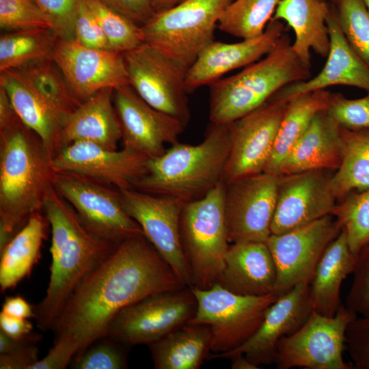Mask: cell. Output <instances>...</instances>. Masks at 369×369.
I'll use <instances>...</instances> for the list:
<instances>
[{"mask_svg": "<svg viewBox=\"0 0 369 369\" xmlns=\"http://www.w3.org/2000/svg\"><path fill=\"white\" fill-rule=\"evenodd\" d=\"M42 336L31 332L27 336L16 339L12 348L0 354L1 369H31L38 359L37 343Z\"/></svg>", "mask_w": 369, "mask_h": 369, "instance_id": "obj_47", "label": "cell"}, {"mask_svg": "<svg viewBox=\"0 0 369 369\" xmlns=\"http://www.w3.org/2000/svg\"><path fill=\"white\" fill-rule=\"evenodd\" d=\"M122 55L129 84L138 95L187 126L191 118L186 88L189 67L144 42Z\"/></svg>", "mask_w": 369, "mask_h": 369, "instance_id": "obj_10", "label": "cell"}, {"mask_svg": "<svg viewBox=\"0 0 369 369\" xmlns=\"http://www.w3.org/2000/svg\"><path fill=\"white\" fill-rule=\"evenodd\" d=\"M340 27L348 44L369 66V12L363 0H336Z\"/></svg>", "mask_w": 369, "mask_h": 369, "instance_id": "obj_39", "label": "cell"}, {"mask_svg": "<svg viewBox=\"0 0 369 369\" xmlns=\"http://www.w3.org/2000/svg\"><path fill=\"white\" fill-rule=\"evenodd\" d=\"M52 59L80 105L102 90L130 85L122 53L58 38Z\"/></svg>", "mask_w": 369, "mask_h": 369, "instance_id": "obj_17", "label": "cell"}, {"mask_svg": "<svg viewBox=\"0 0 369 369\" xmlns=\"http://www.w3.org/2000/svg\"><path fill=\"white\" fill-rule=\"evenodd\" d=\"M85 1L107 40L109 51L123 53L144 42L141 26L99 0Z\"/></svg>", "mask_w": 369, "mask_h": 369, "instance_id": "obj_37", "label": "cell"}, {"mask_svg": "<svg viewBox=\"0 0 369 369\" xmlns=\"http://www.w3.org/2000/svg\"><path fill=\"white\" fill-rule=\"evenodd\" d=\"M0 27L8 32L51 29V24L33 0H0Z\"/></svg>", "mask_w": 369, "mask_h": 369, "instance_id": "obj_41", "label": "cell"}, {"mask_svg": "<svg viewBox=\"0 0 369 369\" xmlns=\"http://www.w3.org/2000/svg\"><path fill=\"white\" fill-rule=\"evenodd\" d=\"M286 106L287 102L271 97L228 124L230 150L222 176L226 184L264 172Z\"/></svg>", "mask_w": 369, "mask_h": 369, "instance_id": "obj_13", "label": "cell"}, {"mask_svg": "<svg viewBox=\"0 0 369 369\" xmlns=\"http://www.w3.org/2000/svg\"><path fill=\"white\" fill-rule=\"evenodd\" d=\"M196 308L190 288L156 292L122 309L105 337L127 347L150 345L187 324Z\"/></svg>", "mask_w": 369, "mask_h": 369, "instance_id": "obj_11", "label": "cell"}, {"mask_svg": "<svg viewBox=\"0 0 369 369\" xmlns=\"http://www.w3.org/2000/svg\"><path fill=\"white\" fill-rule=\"evenodd\" d=\"M58 38L51 29H34L1 34L0 72L52 59Z\"/></svg>", "mask_w": 369, "mask_h": 369, "instance_id": "obj_34", "label": "cell"}, {"mask_svg": "<svg viewBox=\"0 0 369 369\" xmlns=\"http://www.w3.org/2000/svg\"><path fill=\"white\" fill-rule=\"evenodd\" d=\"M326 112L340 127L353 131L369 130V92L357 99L331 93Z\"/></svg>", "mask_w": 369, "mask_h": 369, "instance_id": "obj_42", "label": "cell"}, {"mask_svg": "<svg viewBox=\"0 0 369 369\" xmlns=\"http://www.w3.org/2000/svg\"><path fill=\"white\" fill-rule=\"evenodd\" d=\"M127 347L109 338H102L77 354L70 368L73 369H124L127 368Z\"/></svg>", "mask_w": 369, "mask_h": 369, "instance_id": "obj_40", "label": "cell"}, {"mask_svg": "<svg viewBox=\"0 0 369 369\" xmlns=\"http://www.w3.org/2000/svg\"><path fill=\"white\" fill-rule=\"evenodd\" d=\"M49 225L41 211L33 213L25 226L0 251L1 292L16 286L28 277L41 256V247Z\"/></svg>", "mask_w": 369, "mask_h": 369, "instance_id": "obj_30", "label": "cell"}, {"mask_svg": "<svg viewBox=\"0 0 369 369\" xmlns=\"http://www.w3.org/2000/svg\"><path fill=\"white\" fill-rule=\"evenodd\" d=\"M280 0H234L225 9L218 29L242 40L262 35Z\"/></svg>", "mask_w": 369, "mask_h": 369, "instance_id": "obj_35", "label": "cell"}, {"mask_svg": "<svg viewBox=\"0 0 369 369\" xmlns=\"http://www.w3.org/2000/svg\"><path fill=\"white\" fill-rule=\"evenodd\" d=\"M48 17L59 39L74 40V27L81 0H33Z\"/></svg>", "mask_w": 369, "mask_h": 369, "instance_id": "obj_44", "label": "cell"}, {"mask_svg": "<svg viewBox=\"0 0 369 369\" xmlns=\"http://www.w3.org/2000/svg\"><path fill=\"white\" fill-rule=\"evenodd\" d=\"M184 0H151L156 12L169 10Z\"/></svg>", "mask_w": 369, "mask_h": 369, "instance_id": "obj_54", "label": "cell"}, {"mask_svg": "<svg viewBox=\"0 0 369 369\" xmlns=\"http://www.w3.org/2000/svg\"><path fill=\"white\" fill-rule=\"evenodd\" d=\"M113 98L123 148L157 157L165 152L166 144L178 142L184 131V124L150 106L130 85L114 90Z\"/></svg>", "mask_w": 369, "mask_h": 369, "instance_id": "obj_20", "label": "cell"}, {"mask_svg": "<svg viewBox=\"0 0 369 369\" xmlns=\"http://www.w3.org/2000/svg\"><path fill=\"white\" fill-rule=\"evenodd\" d=\"M20 120L8 94L0 86V131L12 126Z\"/></svg>", "mask_w": 369, "mask_h": 369, "instance_id": "obj_52", "label": "cell"}, {"mask_svg": "<svg viewBox=\"0 0 369 369\" xmlns=\"http://www.w3.org/2000/svg\"><path fill=\"white\" fill-rule=\"evenodd\" d=\"M369 12V0H363Z\"/></svg>", "mask_w": 369, "mask_h": 369, "instance_id": "obj_55", "label": "cell"}, {"mask_svg": "<svg viewBox=\"0 0 369 369\" xmlns=\"http://www.w3.org/2000/svg\"><path fill=\"white\" fill-rule=\"evenodd\" d=\"M53 156L21 120L0 131V251L43 209L53 186Z\"/></svg>", "mask_w": 369, "mask_h": 369, "instance_id": "obj_3", "label": "cell"}, {"mask_svg": "<svg viewBox=\"0 0 369 369\" xmlns=\"http://www.w3.org/2000/svg\"><path fill=\"white\" fill-rule=\"evenodd\" d=\"M1 312L18 318H34L33 307L20 296L8 297L2 305Z\"/></svg>", "mask_w": 369, "mask_h": 369, "instance_id": "obj_51", "label": "cell"}, {"mask_svg": "<svg viewBox=\"0 0 369 369\" xmlns=\"http://www.w3.org/2000/svg\"><path fill=\"white\" fill-rule=\"evenodd\" d=\"M330 48L325 66L314 77L290 84L271 98L287 102L290 98L335 85L353 86L369 92V66L354 52L344 37L335 11L327 19Z\"/></svg>", "mask_w": 369, "mask_h": 369, "instance_id": "obj_23", "label": "cell"}, {"mask_svg": "<svg viewBox=\"0 0 369 369\" xmlns=\"http://www.w3.org/2000/svg\"><path fill=\"white\" fill-rule=\"evenodd\" d=\"M357 315L342 304L333 316L314 310L295 332L278 342L274 364L278 369H353L343 358L346 331Z\"/></svg>", "mask_w": 369, "mask_h": 369, "instance_id": "obj_9", "label": "cell"}, {"mask_svg": "<svg viewBox=\"0 0 369 369\" xmlns=\"http://www.w3.org/2000/svg\"><path fill=\"white\" fill-rule=\"evenodd\" d=\"M113 90H102L82 102L65 120L58 139V151L72 143H93L117 150L122 129L113 104Z\"/></svg>", "mask_w": 369, "mask_h": 369, "instance_id": "obj_25", "label": "cell"}, {"mask_svg": "<svg viewBox=\"0 0 369 369\" xmlns=\"http://www.w3.org/2000/svg\"><path fill=\"white\" fill-rule=\"evenodd\" d=\"M322 1H326V2H333L335 3L336 0H322Z\"/></svg>", "mask_w": 369, "mask_h": 369, "instance_id": "obj_56", "label": "cell"}, {"mask_svg": "<svg viewBox=\"0 0 369 369\" xmlns=\"http://www.w3.org/2000/svg\"><path fill=\"white\" fill-rule=\"evenodd\" d=\"M234 0H184L141 26L144 42L188 67L214 41V31Z\"/></svg>", "mask_w": 369, "mask_h": 369, "instance_id": "obj_7", "label": "cell"}, {"mask_svg": "<svg viewBox=\"0 0 369 369\" xmlns=\"http://www.w3.org/2000/svg\"><path fill=\"white\" fill-rule=\"evenodd\" d=\"M327 2L322 0H280L272 20H284L295 33L292 49L311 68V51L327 57L330 48Z\"/></svg>", "mask_w": 369, "mask_h": 369, "instance_id": "obj_28", "label": "cell"}, {"mask_svg": "<svg viewBox=\"0 0 369 369\" xmlns=\"http://www.w3.org/2000/svg\"><path fill=\"white\" fill-rule=\"evenodd\" d=\"M17 70L66 119L80 105L52 59L35 62Z\"/></svg>", "mask_w": 369, "mask_h": 369, "instance_id": "obj_36", "label": "cell"}, {"mask_svg": "<svg viewBox=\"0 0 369 369\" xmlns=\"http://www.w3.org/2000/svg\"><path fill=\"white\" fill-rule=\"evenodd\" d=\"M226 189L221 180L204 197L183 205L180 238L191 287L211 288L224 268L230 244L225 225Z\"/></svg>", "mask_w": 369, "mask_h": 369, "instance_id": "obj_6", "label": "cell"}, {"mask_svg": "<svg viewBox=\"0 0 369 369\" xmlns=\"http://www.w3.org/2000/svg\"><path fill=\"white\" fill-rule=\"evenodd\" d=\"M312 310L310 282H301L271 304L258 330L245 343L229 352L209 353L208 357L230 359L242 354L259 368L270 365L274 363L279 340L297 331Z\"/></svg>", "mask_w": 369, "mask_h": 369, "instance_id": "obj_21", "label": "cell"}, {"mask_svg": "<svg viewBox=\"0 0 369 369\" xmlns=\"http://www.w3.org/2000/svg\"><path fill=\"white\" fill-rule=\"evenodd\" d=\"M340 132L342 158L331 177L330 187L336 199L343 200L351 193L369 188V130L340 127Z\"/></svg>", "mask_w": 369, "mask_h": 369, "instance_id": "obj_33", "label": "cell"}, {"mask_svg": "<svg viewBox=\"0 0 369 369\" xmlns=\"http://www.w3.org/2000/svg\"><path fill=\"white\" fill-rule=\"evenodd\" d=\"M311 77L284 34L260 59L210 84L209 119L228 124L256 109L283 87Z\"/></svg>", "mask_w": 369, "mask_h": 369, "instance_id": "obj_5", "label": "cell"}, {"mask_svg": "<svg viewBox=\"0 0 369 369\" xmlns=\"http://www.w3.org/2000/svg\"><path fill=\"white\" fill-rule=\"evenodd\" d=\"M119 191L126 213L139 225L181 282L191 288V275L180 238V218L184 203L135 189Z\"/></svg>", "mask_w": 369, "mask_h": 369, "instance_id": "obj_16", "label": "cell"}, {"mask_svg": "<svg viewBox=\"0 0 369 369\" xmlns=\"http://www.w3.org/2000/svg\"><path fill=\"white\" fill-rule=\"evenodd\" d=\"M356 257L351 251L346 231L339 234L325 249L310 283V295L314 312L333 316L342 304L340 288L344 279L353 273Z\"/></svg>", "mask_w": 369, "mask_h": 369, "instance_id": "obj_29", "label": "cell"}, {"mask_svg": "<svg viewBox=\"0 0 369 369\" xmlns=\"http://www.w3.org/2000/svg\"><path fill=\"white\" fill-rule=\"evenodd\" d=\"M148 157L123 148L109 150L78 141L60 149L52 159L55 172L73 173L118 190L133 189L146 172Z\"/></svg>", "mask_w": 369, "mask_h": 369, "instance_id": "obj_18", "label": "cell"}, {"mask_svg": "<svg viewBox=\"0 0 369 369\" xmlns=\"http://www.w3.org/2000/svg\"><path fill=\"white\" fill-rule=\"evenodd\" d=\"M76 353L67 344L55 340L48 353L34 364L31 369H64L70 366Z\"/></svg>", "mask_w": 369, "mask_h": 369, "instance_id": "obj_49", "label": "cell"}, {"mask_svg": "<svg viewBox=\"0 0 369 369\" xmlns=\"http://www.w3.org/2000/svg\"><path fill=\"white\" fill-rule=\"evenodd\" d=\"M331 92L319 90L297 95L287 101L274 147L264 172L278 175L284 159L308 128L314 117L327 109Z\"/></svg>", "mask_w": 369, "mask_h": 369, "instance_id": "obj_32", "label": "cell"}, {"mask_svg": "<svg viewBox=\"0 0 369 369\" xmlns=\"http://www.w3.org/2000/svg\"><path fill=\"white\" fill-rule=\"evenodd\" d=\"M332 215L345 230L349 248L357 258L369 242V188L349 193L336 205Z\"/></svg>", "mask_w": 369, "mask_h": 369, "instance_id": "obj_38", "label": "cell"}, {"mask_svg": "<svg viewBox=\"0 0 369 369\" xmlns=\"http://www.w3.org/2000/svg\"><path fill=\"white\" fill-rule=\"evenodd\" d=\"M342 154L340 127L326 110L321 111L284 159L279 176L311 170H336Z\"/></svg>", "mask_w": 369, "mask_h": 369, "instance_id": "obj_27", "label": "cell"}, {"mask_svg": "<svg viewBox=\"0 0 369 369\" xmlns=\"http://www.w3.org/2000/svg\"><path fill=\"white\" fill-rule=\"evenodd\" d=\"M53 186L87 228L102 239L119 245L133 235L144 234L124 210L118 189L64 172H55Z\"/></svg>", "mask_w": 369, "mask_h": 369, "instance_id": "obj_12", "label": "cell"}, {"mask_svg": "<svg viewBox=\"0 0 369 369\" xmlns=\"http://www.w3.org/2000/svg\"><path fill=\"white\" fill-rule=\"evenodd\" d=\"M328 170H311L279 177L271 234H279L332 215L337 200Z\"/></svg>", "mask_w": 369, "mask_h": 369, "instance_id": "obj_19", "label": "cell"}, {"mask_svg": "<svg viewBox=\"0 0 369 369\" xmlns=\"http://www.w3.org/2000/svg\"><path fill=\"white\" fill-rule=\"evenodd\" d=\"M0 86L8 94L20 120L41 139L53 156L65 116L48 102L17 69L0 72Z\"/></svg>", "mask_w": 369, "mask_h": 369, "instance_id": "obj_26", "label": "cell"}, {"mask_svg": "<svg viewBox=\"0 0 369 369\" xmlns=\"http://www.w3.org/2000/svg\"><path fill=\"white\" fill-rule=\"evenodd\" d=\"M229 150L228 124L211 123L201 143L178 141L161 156L149 158L133 189L184 204L199 200L222 180Z\"/></svg>", "mask_w": 369, "mask_h": 369, "instance_id": "obj_4", "label": "cell"}, {"mask_svg": "<svg viewBox=\"0 0 369 369\" xmlns=\"http://www.w3.org/2000/svg\"><path fill=\"white\" fill-rule=\"evenodd\" d=\"M184 288L146 236L133 235L72 291L51 329L55 340L68 344L77 355L106 336L111 320L124 308L156 292Z\"/></svg>", "mask_w": 369, "mask_h": 369, "instance_id": "obj_1", "label": "cell"}, {"mask_svg": "<svg viewBox=\"0 0 369 369\" xmlns=\"http://www.w3.org/2000/svg\"><path fill=\"white\" fill-rule=\"evenodd\" d=\"M332 215L279 234L266 243L277 271L274 293L281 297L297 284L310 283L318 262L342 226Z\"/></svg>", "mask_w": 369, "mask_h": 369, "instance_id": "obj_14", "label": "cell"}, {"mask_svg": "<svg viewBox=\"0 0 369 369\" xmlns=\"http://www.w3.org/2000/svg\"><path fill=\"white\" fill-rule=\"evenodd\" d=\"M105 5L141 26L156 13L151 0H99Z\"/></svg>", "mask_w": 369, "mask_h": 369, "instance_id": "obj_48", "label": "cell"}, {"mask_svg": "<svg viewBox=\"0 0 369 369\" xmlns=\"http://www.w3.org/2000/svg\"><path fill=\"white\" fill-rule=\"evenodd\" d=\"M279 177L263 172L226 184L224 215L229 243L267 241Z\"/></svg>", "mask_w": 369, "mask_h": 369, "instance_id": "obj_15", "label": "cell"}, {"mask_svg": "<svg viewBox=\"0 0 369 369\" xmlns=\"http://www.w3.org/2000/svg\"><path fill=\"white\" fill-rule=\"evenodd\" d=\"M0 331L12 338L20 339L33 332V325L27 319L10 316L1 312Z\"/></svg>", "mask_w": 369, "mask_h": 369, "instance_id": "obj_50", "label": "cell"}, {"mask_svg": "<svg viewBox=\"0 0 369 369\" xmlns=\"http://www.w3.org/2000/svg\"><path fill=\"white\" fill-rule=\"evenodd\" d=\"M197 308L191 325H206L211 331V354L232 351L249 340L258 330L269 308L279 297L234 294L219 284L208 289L190 288Z\"/></svg>", "mask_w": 369, "mask_h": 369, "instance_id": "obj_8", "label": "cell"}, {"mask_svg": "<svg viewBox=\"0 0 369 369\" xmlns=\"http://www.w3.org/2000/svg\"><path fill=\"white\" fill-rule=\"evenodd\" d=\"M42 210L51 228V264L46 295L33 307L37 327L51 330L72 291L83 277L118 246L96 236L53 187Z\"/></svg>", "mask_w": 369, "mask_h": 369, "instance_id": "obj_2", "label": "cell"}, {"mask_svg": "<svg viewBox=\"0 0 369 369\" xmlns=\"http://www.w3.org/2000/svg\"><path fill=\"white\" fill-rule=\"evenodd\" d=\"M276 280V266L266 242H244L229 245L217 283L236 295L264 296L274 293Z\"/></svg>", "mask_w": 369, "mask_h": 369, "instance_id": "obj_24", "label": "cell"}, {"mask_svg": "<svg viewBox=\"0 0 369 369\" xmlns=\"http://www.w3.org/2000/svg\"><path fill=\"white\" fill-rule=\"evenodd\" d=\"M281 20H271L264 33L235 43L213 41L189 68L186 78L188 93L210 85L227 72L245 67L264 57L286 33Z\"/></svg>", "mask_w": 369, "mask_h": 369, "instance_id": "obj_22", "label": "cell"}, {"mask_svg": "<svg viewBox=\"0 0 369 369\" xmlns=\"http://www.w3.org/2000/svg\"><path fill=\"white\" fill-rule=\"evenodd\" d=\"M345 350L355 369H369V318L357 316L348 325Z\"/></svg>", "mask_w": 369, "mask_h": 369, "instance_id": "obj_45", "label": "cell"}, {"mask_svg": "<svg viewBox=\"0 0 369 369\" xmlns=\"http://www.w3.org/2000/svg\"><path fill=\"white\" fill-rule=\"evenodd\" d=\"M74 40L90 49L109 50L107 40L85 0H81L79 7Z\"/></svg>", "mask_w": 369, "mask_h": 369, "instance_id": "obj_46", "label": "cell"}, {"mask_svg": "<svg viewBox=\"0 0 369 369\" xmlns=\"http://www.w3.org/2000/svg\"><path fill=\"white\" fill-rule=\"evenodd\" d=\"M231 359V368L232 369H258L259 367L256 366L251 361H249L245 355L242 354H238L234 355L230 358Z\"/></svg>", "mask_w": 369, "mask_h": 369, "instance_id": "obj_53", "label": "cell"}, {"mask_svg": "<svg viewBox=\"0 0 369 369\" xmlns=\"http://www.w3.org/2000/svg\"><path fill=\"white\" fill-rule=\"evenodd\" d=\"M345 305L359 316L369 318V242L357 256Z\"/></svg>", "mask_w": 369, "mask_h": 369, "instance_id": "obj_43", "label": "cell"}, {"mask_svg": "<svg viewBox=\"0 0 369 369\" xmlns=\"http://www.w3.org/2000/svg\"><path fill=\"white\" fill-rule=\"evenodd\" d=\"M212 334L206 325L185 324L150 344L156 369H197L210 352Z\"/></svg>", "mask_w": 369, "mask_h": 369, "instance_id": "obj_31", "label": "cell"}]
</instances>
